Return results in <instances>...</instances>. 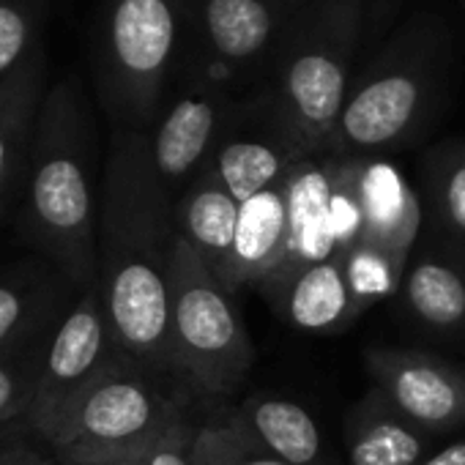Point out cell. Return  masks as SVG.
Returning <instances> with one entry per match:
<instances>
[{"mask_svg":"<svg viewBox=\"0 0 465 465\" xmlns=\"http://www.w3.org/2000/svg\"><path fill=\"white\" fill-rule=\"evenodd\" d=\"M173 205L148 132L118 126L102 173L96 285L118 353L151 375L178 378L170 345Z\"/></svg>","mask_w":465,"mask_h":465,"instance_id":"cell-1","label":"cell"},{"mask_svg":"<svg viewBox=\"0 0 465 465\" xmlns=\"http://www.w3.org/2000/svg\"><path fill=\"white\" fill-rule=\"evenodd\" d=\"M99 208L94 113L80 80L64 77L42 102L17 230L28 247L85 291L99 277Z\"/></svg>","mask_w":465,"mask_h":465,"instance_id":"cell-2","label":"cell"},{"mask_svg":"<svg viewBox=\"0 0 465 465\" xmlns=\"http://www.w3.org/2000/svg\"><path fill=\"white\" fill-rule=\"evenodd\" d=\"M361 20L364 0H315L288 28L277 53L261 107L304 159H323L334 151Z\"/></svg>","mask_w":465,"mask_h":465,"instance_id":"cell-3","label":"cell"},{"mask_svg":"<svg viewBox=\"0 0 465 465\" xmlns=\"http://www.w3.org/2000/svg\"><path fill=\"white\" fill-rule=\"evenodd\" d=\"M446 36L430 23H411L351 83L331 156L375 159L408 143L440 94Z\"/></svg>","mask_w":465,"mask_h":465,"instance_id":"cell-4","label":"cell"},{"mask_svg":"<svg viewBox=\"0 0 465 465\" xmlns=\"http://www.w3.org/2000/svg\"><path fill=\"white\" fill-rule=\"evenodd\" d=\"M170 345L175 375L205 397L232 394L255 364V345L232 293L178 230L170 263Z\"/></svg>","mask_w":465,"mask_h":465,"instance_id":"cell-5","label":"cell"},{"mask_svg":"<svg viewBox=\"0 0 465 465\" xmlns=\"http://www.w3.org/2000/svg\"><path fill=\"white\" fill-rule=\"evenodd\" d=\"M342 252L361 312L402 285L408 255L419 236L421 200L391 164L342 159Z\"/></svg>","mask_w":465,"mask_h":465,"instance_id":"cell-6","label":"cell"},{"mask_svg":"<svg viewBox=\"0 0 465 465\" xmlns=\"http://www.w3.org/2000/svg\"><path fill=\"white\" fill-rule=\"evenodd\" d=\"M189 0H104L96 28V83L121 129L153 121Z\"/></svg>","mask_w":465,"mask_h":465,"instance_id":"cell-7","label":"cell"},{"mask_svg":"<svg viewBox=\"0 0 465 465\" xmlns=\"http://www.w3.org/2000/svg\"><path fill=\"white\" fill-rule=\"evenodd\" d=\"M181 419V402L159 389L151 372L118 359L74 397L47 443L55 457L140 449Z\"/></svg>","mask_w":465,"mask_h":465,"instance_id":"cell-8","label":"cell"},{"mask_svg":"<svg viewBox=\"0 0 465 465\" xmlns=\"http://www.w3.org/2000/svg\"><path fill=\"white\" fill-rule=\"evenodd\" d=\"M118 359L124 356L113 342L99 285H91L69 307L66 318L58 323L45 345L36 400L28 413L25 430L47 440L74 397Z\"/></svg>","mask_w":465,"mask_h":465,"instance_id":"cell-9","label":"cell"},{"mask_svg":"<svg viewBox=\"0 0 465 465\" xmlns=\"http://www.w3.org/2000/svg\"><path fill=\"white\" fill-rule=\"evenodd\" d=\"M367 372L400 413L430 435L465 427V370L402 348H372L364 353Z\"/></svg>","mask_w":465,"mask_h":465,"instance_id":"cell-10","label":"cell"},{"mask_svg":"<svg viewBox=\"0 0 465 465\" xmlns=\"http://www.w3.org/2000/svg\"><path fill=\"white\" fill-rule=\"evenodd\" d=\"M258 288L285 323L307 334H337L361 315L342 250L282 266Z\"/></svg>","mask_w":465,"mask_h":465,"instance_id":"cell-11","label":"cell"},{"mask_svg":"<svg viewBox=\"0 0 465 465\" xmlns=\"http://www.w3.org/2000/svg\"><path fill=\"white\" fill-rule=\"evenodd\" d=\"M232 118L236 113L230 99L211 85L189 91L162 115L156 129L148 134V145L159 181L173 200L175 192L186 189L208 164Z\"/></svg>","mask_w":465,"mask_h":465,"instance_id":"cell-12","label":"cell"},{"mask_svg":"<svg viewBox=\"0 0 465 465\" xmlns=\"http://www.w3.org/2000/svg\"><path fill=\"white\" fill-rule=\"evenodd\" d=\"M45 96L47 53L39 42L0 85V219L23 200Z\"/></svg>","mask_w":465,"mask_h":465,"instance_id":"cell-13","label":"cell"},{"mask_svg":"<svg viewBox=\"0 0 465 465\" xmlns=\"http://www.w3.org/2000/svg\"><path fill=\"white\" fill-rule=\"evenodd\" d=\"M72 288L55 266L20 263L0 274V356L47 342L69 312Z\"/></svg>","mask_w":465,"mask_h":465,"instance_id":"cell-14","label":"cell"},{"mask_svg":"<svg viewBox=\"0 0 465 465\" xmlns=\"http://www.w3.org/2000/svg\"><path fill=\"white\" fill-rule=\"evenodd\" d=\"M282 9V0H200L194 20L211 64L232 74L263 61L277 39Z\"/></svg>","mask_w":465,"mask_h":465,"instance_id":"cell-15","label":"cell"},{"mask_svg":"<svg viewBox=\"0 0 465 465\" xmlns=\"http://www.w3.org/2000/svg\"><path fill=\"white\" fill-rule=\"evenodd\" d=\"M345 465H421L435 435L413 424L381 391L370 389L342 419Z\"/></svg>","mask_w":465,"mask_h":465,"instance_id":"cell-16","label":"cell"},{"mask_svg":"<svg viewBox=\"0 0 465 465\" xmlns=\"http://www.w3.org/2000/svg\"><path fill=\"white\" fill-rule=\"evenodd\" d=\"M285 178L242 203L236 242H232L230 263L222 274V282L230 293L244 285H261L282 266L288 255L291 203Z\"/></svg>","mask_w":465,"mask_h":465,"instance_id":"cell-17","label":"cell"},{"mask_svg":"<svg viewBox=\"0 0 465 465\" xmlns=\"http://www.w3.org/2000/svg\"><path fill=\"white\" fill-rule=\"evenodd\" d=\"M224 421L288 465H340L326 449L315 416L288 397L255 394L232 408Z\"/></svg>","mask_w":465,"mask_h":465,"instance_id":"cell-18","label":"cell"},{"mask_svg":"<svg viewBox=\"0 0 465 465\" xmlns=\"http://www.w3.org/2000/svg\"><path fill=\"white\" fill-rule=\"evenodd\" d=\"M261 118L263 126L258 134H239L236 126L230 124L213 156L208 159V167L239 203L280 183L299 162H304L299 148L277 129V124L263 110Z\"/></svg>","mask_w":465,"mask_h":465,"instance_id":"cell-19","label":"cell"},{"mask_svg":"<svg viewBox=\"0 0 465 465\" xmlns=\"http://www.w3.org/2000/svg\"><path fill=\"white\" fill-rule=\"evenodd\" d=\"M242 203L230 194L219 175L205 164L192 183L175 197L173 219L178 236L205 261V266L222 280L232 242H236Z\"/></svg>","mask_w":465,"mask_h":465,"instance_id":"cell-20","label":"cell"},{"mask_svg":"<svg viewBox=\"0 0 465 465\" xmlns=\"http://www.w3.org/2000/svg\"><path fill=\"white\" fill-rule=\"evenodd\" d=\"M424 205L451 255L465 263V140L435 145L424 156Z\"/></svg>","mask_w":465,"mask_h":465,"instance_id":"cell-21","label":"cell"},{"mask_svg":"<svg viewBox=\"0 0 465 465\" xmlns=\"http://www.w3.org/2000/svg\"><path fill=\"white\" fill-rule=\"evenodd\" d=\"M402 299L427 329L449 334L465 326V274L440 258H419L405 269Z\"/></svg>","mask_w":465,"mask_h":465,"instance_id":"cell-22","label":"cell"},{"mask_svg":"<svg viewBox=\"0 0 465 465\" xmlns=\"http://www.w3.org/2000/svg\"><path fill=\"white\" fill-rule=\"evenodd\" d=\"M45 345L23 353L0 356V438H15V427H25L36 400Z\"/></svg>","mask_w":465,"mask_h":465,"instance_id":"cell-23","label":"cell"},{"mask_svg":"<svg viewBox=\"0 0 465 465\" xmlns=\"http://www.w3.org/2000/svg\"><path fill=\"white\" fill-rule=\"evenodd\" d=\"M192 460L194 465H288L227 421L197 430Z\"/></svg>","mask_w":465,"mask_h":465,"instance_id":"cell-24","label":"cell"},{"mask_svg":"<svg viewBox=\"0 0 465 465\" xmlns=\"http://www.w3.org/2000/svg\"><path fill=\"white\" fill-rule=\"evenodd\" d=\"M39 0H0V85H4L39 39Z\"/></svg>","mask_w":465,"mask_h":465,"instance_id":"cell-25","label":"cell"},{"mask_svg":"<svg viewBox=\"0 0 465 465\" xmlns=\"http://www.w3.org/2000/svg\"><path fill=\"white\" fill-rule=\"evenodd\" d=\"M194 435H197V427H192L186 419L170 424L162 435H156L143 449L145 465H194L192 460Z\"/></svg>","mask_w":465,"mask_h":465,"instance_id":"cell-26","label":"cell"},{"mask_svg":"<svg viewBox=\"0 0 465 465\" xmlns=\"http://www.w3.org/2000/svg\"><path fill=\"white\" fill-rule=\"evenodd\" d=\"M143 449H121V451H99V454H66L58 457L61 465H145Z\"/></svg>","mask_w":465,"mask_h":465,"instance_id":"cell-27","label":"cell"},{"mask_svg":"<svg viewBox=\"0 0 465 465\" xmlns=\"http://www.w3.org/2000/svg\"><path fill=\"white\" fill-rule=\"evenodd\" d=\"M0 465H61V462L45 457L42 451H36L31 443L20 438H9L0 446Z\"/></svg>","mask_w":465,"mask_h":465,"instance_id":"cell-28","label":"cell"},{"mask_svg":"<svg viewBox=\"0 0 465 465\" xmlns=\"http://www.w3.org/2000/svg\"><path fill=\"white\" fill-rule=\"evenodd\" d=\"M421 465H465V435L432 451Z\"/></svg>","mask_w":465,"mask_h":465,"instance_id":"cell-29","label":"cell"},{"mask_svg":"<svg viewBox=\"0 0 465 465\" xmlns=\"http://www.w3.org/2000/svg\"><path fill=\"white\" fill-rule=\"evenodd\" d=\"M6 440H9V438H0V446H4V443H6Z\"/></svg>","mask_w":465,"mask_h":465,"instance_id":"cell-30","label":"cell"},{"mask_svg":"<svg viewBox=\"0 0 465 465\" xmlns=\"http://www.w3.org/2000/svg\"><path fill=\"white\" fill-rule=\"evenodd\" d=\"M282 4H291V0H282Z\"/></svg>","mask_w":465,"mask_h":465,"instance_id":"cell-31","label":"cell"}]
</instances>
